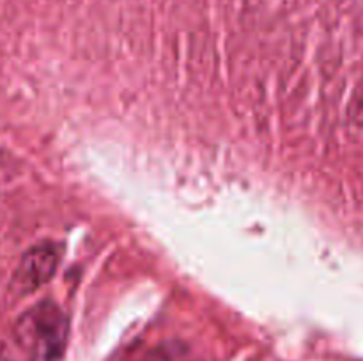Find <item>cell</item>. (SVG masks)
Wrapping results in <instances>:
<instances>
[{
  "mask_svg": "<svg viewBox=\"0 0 363 361\" xmlns=\"http://www.w3.org/2000/svg\"><path fill=\"white\" fill-rule=\"evenodd\" d=\"M16 338L32 361H62L67 322L59 306L41 303L18 321Z\"/></svg>",
  "mask_w": 363,
  "mask_h": 361,
  "instance_id": "1",
  "label": "cell"
},
{
  "mask_svg": "<svg viewBox=\"0 0 363 361\" xmlns=\"http://www.w3.org/2000/svg\"><path fill=\"white\" fill-rule=\"evenodd\" d=\"M60 260V248L53 243H41L30 248L20 260L11 289L18 296H27L50 282Z\"/></svg>",
  "mask_w": 363,
  "mask_h": 361,
  "instance_id": "2",
  "label": "cell"
},
{
  "mask_svg": "<svg viewBox=\"0 0 363 361\" xmlns=\"http://www.w3.org/2000/svg\"><path fill=\"white\" fill-rule=\"evenodd\" d=\"M145 361H176V357L170 353H156L152 356H149Z\"/></svg>",
  "mask_w": 363,
  "mask_h": 361,
  "instance_id": "3",
  "label": "cell"
}]
</instances>
